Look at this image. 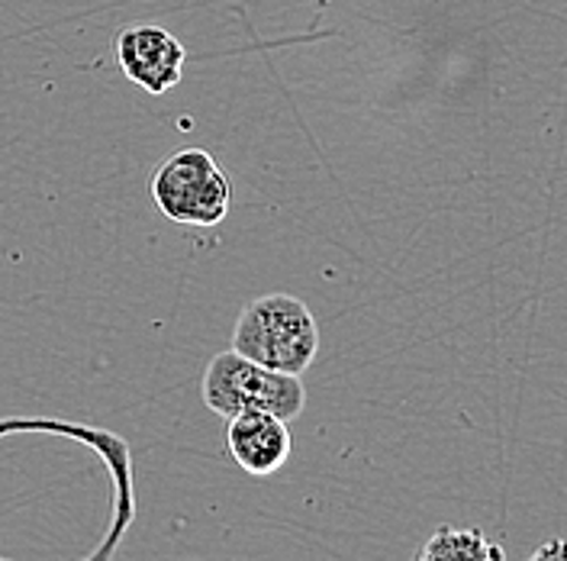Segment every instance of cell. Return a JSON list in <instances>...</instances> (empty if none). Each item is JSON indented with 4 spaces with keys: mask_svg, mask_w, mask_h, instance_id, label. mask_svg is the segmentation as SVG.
<instances>
[{
    "mask_svg": "<svg viewBox=\"0 0 567 561\" xmlns=\"http://www.w3.org/2000/svg\"><path fill=\"white\" fill-rule=\"evenodd\" d=\"M204 404L223 420L239 414H271L278 420H297L307 407V387L297 375L271 371L239 351H219L204 371Z\"/></svg>",
    "mask_w": 567,
    "mask_h": 561,
    "instance_id": "cell-2",
    "label": "cell"
},
{
    "mask_svg": "<svg viewBox=\"0 0 567 561\" xmlns=\"http://www.w3.org/2000/svg\"><path fill=\"white\" fill-rule=\"evenodd\" d=\"M33 429H49V432H65L74 439H87L94 446V452L106 458L110 471H113V491H116V503H113V529L106 536V542L97 545V552L87 561H110L116 552V542L123 536V529L133 523V458L130 449L120 436L104 432V429H87V426H69V422H49V420H30ZM10 561V559H0Z\"/></svg>",
    "mask_w": 567,
    "mask_h": 561,
    "instance_id": "cell-6",
    "label": "cell"
},
{
    "mask_svg": "<svg viewBox=\"0 0 567 561\" xmlns=\"http://www.w3.org/2000/svg\"><path fill=\"white\" fill-rule=\"evenodd\" d=\"M503 545L477 527H439L413 561H503Z\"/></svg>",
    "mask_w": 567,
    "mask_h": 561,
    "instance_id": "cell-7",
    "label": "cell"
},
{
    "mask_svg": "<svg viewBox=\"0 0 567 561\" xmlns=\"http://www.w3.org/2000/svg\"><path fill=\"white\" fill-rule=\"evenodd\" d=\"M290 449V426L271 414H239L226 420V452L251 478H271L281 471Z\"/></svg>",
    "mask_w": 567,
    "mask_h": 561,
    "instance_id": "cell-5",
    "label": "cell"
},
{
    "mask_svg": "<svg viewBox=\"0 0 567 561\" xmlns=\"http://www.w3.org/2000/svg\"><path fill=\"white\" fill-rule=\"evenodd\" d=\"M155 207L177 226H219L233 207V181L207 149L168 155L148 181Z\"/></svg>",
    "mask_w": 567,
    "mask_h": 561,
    "instance_id": "cell-3",
    "label": "cell"
},
{
    "mask_svg": "<svg viewBox=\"0 0 567 561\" xmlns=\"http://www.w3.org/2000/svg\"><path fill=\"white\" fill-rule=\"evenodd\" d=\"M116 62L136 88L158 98L181 84L187 52L181 39L168 33L165 27L136 23L116 35Z\"/></svg>",
    "mask_w": 567,
    "mask_h": 561,
    "instance_id": "cell-4",
    "label": "cell"
},
{
    "mask_svg": "<svg viewBox=\"0 0 567 561\" xmlns=\"http://www.w3.org/2000/svg\"><path fill=\"white\" fill-rule=\"evenodd\" d=\"M229 349L271 371L300 378L317 361L319 326L300 297L265 294L239 314Z\"/></svg>",
    "mask_w": 567,
    "mask_h": 561,
    "instance_id": "cell-1",
    "label": "cell"
},
{
    "mask_svg": "<svg viewBox=\"0 0 567 561\" xmlns=\"http://www.w3.org/2000/svg\"><path fill=\"white\" fill-rule=\"evenodd\" d=\"M526 561H567L565 542H561V539H548V542H542Z\"/></svg>",
    "mask_w": 567,
    "mask_h": 561,
    "instance_id": "cell-8",
    "label": "cell"
}]
</instances>
